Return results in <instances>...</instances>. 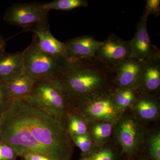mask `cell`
Wrapping results in <instances>:
<instances>
[{
	"label": "cell",
	"instance_id": "1",
	"mask_svg": "<svg viewBox=\"0 0 160 160\" xmlns=\"http://www.w3.org/2000/svg\"><path fill=\"white\" fill-rule=\"evenodd\" d=\"M4 113L27 129L51 159L71 160V138L56 119L19 99L12 100Z\"/></svg>",
	"mask_w": 160,
	"mask_h": 160
},
{
	"label": "cell",
	"instance_id": "2",
	"mask_svg": "<svg viewBox=\"0 0 160 160\" xmlns=\"http://www.w3.org/2000/svg\"><path fill=\"white\" fill-rule=\"evenodd\" d=\"M66 94L70 109L117 88L113 69L91 59L72 64L58 78Z\"/></svg>",
	"mask_w": 160,
	"mask_h": 160
},
{
	"label": "cell",
	"instance_id": "3",
	"mask_svg": "<svg viewBox=\"0 0 160 160\" xmlns=\"http://www.w3.org/2000/svg\"><path fill=\"white\" fill-rule=\"evenodd\" d=\"M21 100L56 119L65 127L66 114L70 108L58 78L38 80L30 94Z\"/></svg>",
	"mask_w": 160,
	"mask_h": 160
},
{
	"label": "cell",
	"instance_id": "4",
	"mask_svg": "<svg viewBox=\"0 0 160 160\" xmlns=\"http://www.w3.org/2000/svg\"><path fill=\"white\" fill-rule=\"evenodd\" d=\"M23 58V74L37 80L59 77L73 63L60 60L40 50L35 36L30 46L24 50Z\"/></svg>",
	"mask_w": 160,
	"mask_h": 160
},
{
	"label": "cell",
	"instance_id": "5",
	"mask_svg": "<svg viewBox=\"0 0 160 160\" xmlns=\"http://www.w3.org/2000/svg\"><path fill=\"white\" fill-rule=\"evenodd\" d=\"M49 12L43 4L38 3L15 4L7 9L3 20L11 26L27 28L48 23Z\"/></svg>",
	"mask_w": 160,
	"mask_h": 160
},
{
	"label": "cell",
	"instance_id": "6",
	"mask_svg": "<svg viewBox=\"0 0 160 160\" xmlns=\"http://www.w3.org/2000/svg\"><path fill=\"white\" fill-rule=\"evenodd\" d=\"M115 89L88 101L74 109L82 115L86 120L90 118L112 123L118 118L119 114V109L115 102Z\"/></svg>",
	"mask_w": 160,
	"mask_h": 160
},
{
	"label": "cell",
	"instance_id": "7",
	"mask_svg": "<svg viewBox=\"0 0 160 160\" xmlns=\"http://www.w3.org/2000/svg\"><path fill=\"white\" fill-rule=\"evenodd\" d=\"M130 41L120 38L114 34L109 35L103 41L95 55L100 62L113 69L121 62L130 58Z\"/></svg>",
	"mask_w": 160,
	"mask_h": 160
},
{
	"label": "cell",
	"instance_id": "8",
	"mask_svg": "<svg viewBox=\"0 0 160 160\" xmlns=\"http://www.w3.org/2000/svg\"><path fill=\"white\" fill-rule=\"evenodd\" d=\"M24 30L34 33L38 47L42 51L60 60L74 63L71 61L65 43L53 36L48 23L30 26Z\"/></svg>",
	"mask_w": 160,
	"mask_h": 160
},
{
	"label": "cell",
	"instance_id": "9",
	"mask_svg": "<svg viewBox=\"0 0 160 160\" xmlns=\"http://www.w3.org/2000/svg\"><path fill=\"white\" fill-rule=\"evenodd\" d=\"M148 18L142 15L138 23L134 36L130 41L131 58L144 61L160 54V50L150 40L147 29Z\"/></svg>",
	"mask_w": 160,
	"mask_h": 160
},
{
	"label": "cell",
	"instance_id": "10",
	"mask_svg": "<svg viewBox=\"0 0 160 160\" xmlns=\"http://www.w3.org/2000/svg\"><path fill=\"white\" fill-rule=\"evenodd\" d=\"M160 86V54L143 62L142 72L135 90L138 93L152 95Z\"/></svg>",
	"mask_w": 160,
	"mask_h": 160
},
{
	"label": "cell",
	"instance_id": "11",
	"mask_svg": "<svg viewBox=\"0 0 160 160\" xmlns=\"http://www.w3.org/2000/svg\"><path fill=\"white\" fill-rule=\"evenodd\" d=\"M72 62L90 60L96 54L103 42L89 35L78 37L64 42Z\"/></svg>",
	"mask_w": 160,
	"mask_h": 160
},
{
	"label": "cell",
	"instance_id": "12",
	"mask_svg": "<svg viewBox=\"0 0 160 160\" xmlns=\"http://www.w3.org/2000/svg\"><path fill=\"white\" fill-rule=\"evenodd\" d=\"M143 62L129 58L115 66L113 70L117 86L135 89L142 72Z\"/></svg>",
	"mask_w": 160,
	"mask_h": 160
},
{
	"label": "cell",
	"instance_id": "13",
	"mask_svg": "<svg viewBox=\"0 0 160 160\" xmlns=\"http://www.w3.org/2000/svg\"><path fill=\"white\" fill-rule=\"evenodd\" d=\"M117 134L125 153L131 154L137 150L141 141V131L133 118H127L121 121L118 126Z\"/></svg>",
	"mask_w": 160,
	"mask_h": 160
},
{
	"label": "cell",
	"instance_id": "14",
	"mask_svg": "<svg viewBox=\"0 0 160 160\" xmlns=\"http://www.w3.org/2000/svg\"><path fill=\"white\" fill-rule=\"evenodd\" d=\"M24 50L14 53L5 52L0 55V81L4 84L23 74Z\"/></svg>",
	"mask_w": 160,
	"mask_h": 160
},
{
	"label": "cell",
	"instance_id": "15",
	"mask_svg": "<svg viewBox=\"0 0 160 160\" xmlns=\"http://www.w3.org/2000/svg\"><path fill=\"white\" fill-rule=\"evenodd\" d=\"M37 80L27 75L22 74L5 84L12 99H22L30 94Z\"/></svg>",
	"mask_w": 160,
	"mask_h": 160
},
{
	"label": "cell",
	"instance_id": "16",
	"mask_svg": "<svg viewBox=\"0 0 160 160\" xmlns=\"http://www.w3.org/2000/svg\"><path fill=\"white\" fill-rule=\"evenodd\" d=\"M154 97L151 95L138 93L135 107L140 117L145 120H152L157 116L158 106Z\"/></svg>",
	"mask_w": 160,
	"mask_h": 160
},
{
	"label": "cell",
	"instance_id": "17",
	"mask_svg": "<svg viewBox=\"0 0 160 160\" xmlns=\"http://www.w3.org/2000/svg\"><path fill=\"white\" fill-rule=\"evenodd\" d=\"M65 127L69 135H82L89 133L87 120L75 109H69L67 112Z\"/></svg>",
	"mask_w": 160,
	"mask_h": 160
},
{
	"label": "cell",
	"instance_id": "18",
	"mask_svg": "<svg viewBox=\"0 0 160 160\" xmlns=\"http://www.w3.org/2000/svg\"><path fill=\"white\" fill-rule=\"evenodd\" d=\"M88 6L86 0H55L50 2L43 4L45 9L49 12L51 10L69 11L79 7Z\"/></svg>",
	"mask_w": 160,
	"mask_h": 160
},
{
	"label": "cell",
	"instance_id": "19",
	"mask_svg": "<svg viewBox=\"0 0 160 160\" xmlns=\"http://www.w3.org/2000/svg\"><path fill=\"white\" fill-rule=\"evenodd\" d=\"M137 92L133 89L117 87L114 91L116 105L118 109H125L135 102Z\"/></svg>",
	"mask_w": 160,
	"mask_h": 160
},
{
	"label": "cell",
	"instance_id": "20",
	"mask_svg": "<svg viewBox=\"0 0 160 160\" xmlns=\"http://www.w3.org/2000/svg\"><path fill=\"white\" fill-rule=\"evenodd\" d=\"M112 123L101 122L96 123L91 129V133L93 139L98 142H102L111 136L112 126Z\"/></svg>",
	"mask_w": 160,
	"mask_h": 160
},
{
	"label": "cell",
	"instance_id": "21",
	"mask_svg": "<svg viewBox=\"0 0 160 160\" xmlns=\"http://www.w3.org/2000/svg\"><path fill=\"white\" fill-rule=\"evenodd\" d=\"M78 160H117V155L112 149L104 147L93 149Z\"/></svg>",
	"mask_w": 160,
	"mask_h": 160
},
{
	"label": "cell",
	"instance_id": "22",
	"mask_svg": "<svg viewBox=\"0 0 160 160\" xmlns=\"http://www.w3.org/2000/svg\"><path fill=\"white\" fill-rule=\"evenodd\" d=\"M75 145L79 148L82 152V156L86 155L93 149L92 142L89 133L82 135H69Z\"/></svg>",
	"mask_w": 160,
	"mask_h": 160
},
{
	"label": "cell",
	"instance_id": "23",
	"mask_svg": "<svg viewBox=\"0 0 160 160\" xmlns=\"http://www.w3.org/2000/svg\"><path fill=\"white\" fill-rule=\"evenodd\" d=\"M12 100L6 84L0 81V118L9 108Z\"/></svg>",
	"mask_w": 160,
	"mask_h": 160
},
{
	"label": "cell",
	"instance_id": "24",
	"mask_svg": "<svg viewBox=\"0 0 160 160\" xmlns=\"http://www.w3.org/2000/svg\"><path fill=\"white\" fill-rule=\"evenodd\" d=\"M18 157L12 147L0 139V160H17Z\"/></svg>",
	"mask_w": 160,
	"mask_h": 160
},
{
	"label": "cell",
	"instance_id": "25",
	"mask_svg": "<svg viewBox=\"0 0 160 160\" xmlns=\"http://www.w3.org/2000/svg\"><path fill=\"white\" fill-rule=\"evenodd\" d=\"M149 153L152 160H160V134L152 136L149 139Z\"/></svg>",
	"mask_w": 160,
	"mask_h": 160
},
{
	"label": "cell",
	"instance_id": "26",
	"mask_svg": "<svg viewBox=\"0 0 160 160\" xmlns=\"http://www.w3.org/2000/svg\"><path fill=\"white\" fill-rule=\"evenodd\" d=\"M160 12V0H147L146 6L143 12V15L148 18L150 15L154 16H159Z\"/></svg>",
	"mask_w": 160,
	"mask_h": 160
},
{
	"label": "cell",
	"instance_id": "27",
	"mask_svg": "<svg viewBox=\"0 0 160 160\" xmlns=\"http://www.w3.org/2000/svg\"><path fill=\"white\" fill-rule=\"evenodd\" d=\"M23 160H52L50 158L38 152L27 151L22 155Z\"/></svg>",
	"mask_w": 160,
	"mask_h": 160
},
{
	"label": "cell",
	"instance_id": "28",
	"mask_svg": "<svg viewBox=\"0 0 160 160\" xmlns=\"http://www.w3.org/2000/svg\"><path fill=\"white\" fill-rule=\"evenodd\" d=\"M6 41L0 34V55L6 52Z\"/></svg>",
	"mask_w": 160,
	"mask_h": 160
},
{
	"label": "cell",
	"instance_id": "29",
	"mask_svg": "<svg viewBox=\"0 0 160 160\" xmlns=\"http://www.w3.org/2000/svg\"><path fill=\"white\" fill-rule=\"evenodd\" d=\"M0 135H1V129H0Z\"/></svg>",
	"mask_w": 160,
	"mask_h": 160
}]
</instances>
